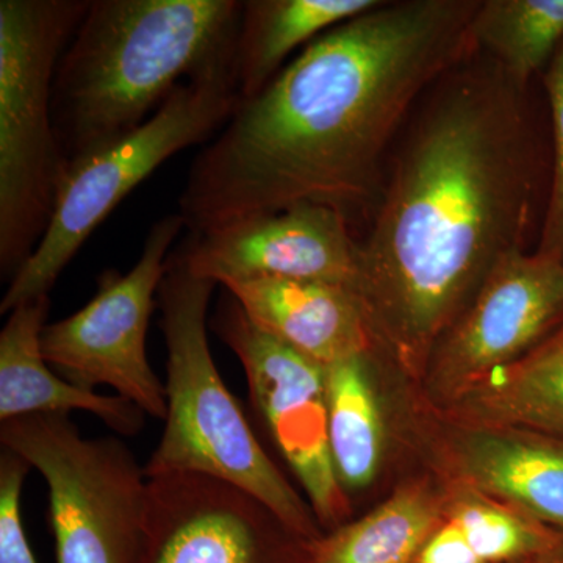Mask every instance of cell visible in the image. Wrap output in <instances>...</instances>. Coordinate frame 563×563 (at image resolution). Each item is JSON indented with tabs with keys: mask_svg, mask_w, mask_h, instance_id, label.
<instances>
[{
	"mask_svg": "<svg viewBox=\"0 0 563 563\" xmlns=\"http://www.w3.org/2000/svg\"><path fill=\"white\" fill-rule=\"evenodd\" d=\"M521 87L474 52L426 92L361 240L374 347L420 384L437 343L544 209L550 158Z\"/></svg>",
	"mask_w": 563,
	"mask_h": 563,
	"instance_id": "cell-1",
	"label": "cell"
},
{
	"mask_svg": "<svg viewBox=\"0 0 563 563\" xmlns=\"http://www.w3.org/2000/svg\"><path fill=\"white\" fill-rule=\"evenodd\" d=\"M481 0H380L314 40L240 101L180 195L190 233L318 203L376 207L388 146L444 74L476 52Z\"/></svg>",
	"mask_w": 563,
	"mask_h": 563,
	"instance_id": "cell-2",
	"label": "cell"
},
{
	"mask_svg": "<svg viewBox=\"0 0 563 563\" xmlns=\"http://www.w3.org/2000/svg\"><path fill=\"white\" fill-rule=\"evenodd\" d=\"M242 10L239 0L90 2L52 88L68 165L136 131L184 81L235 76Z\"/></svg>",
	"mask_w": 563,
	"mask_h": 563,
	"instance_id": "cell-3",
	"label": "cell"
},
{
	"mask_svg": "<svg viewBox=\"0 0 563 563\" xmlns=\"http://www.w3.org/2000/svg\"><path fill=\"white\" fill-rule=\"evenodd\" d=\"M217 282L196 277L179 252L169 255L157 306L166 342V410L161 443L144 466L147 479L196 473L251 493L288 528L317 543L324 536L312 506L285 479L225 387L207 339Z\"/></svg>",
	"mask_w": 563,
	"mask_h": 563,
	"instance_id": "cell-4",
	"label": "cell"
},
{
	"mask_svg": "<svg viewBox=\"0 0 563 563\" xmlns=\"http://www.w3.org/2000/svg\"><path fill=\"white\" fill-rule=\"evenodd\" d=\"M87 0L0 2V273L13 279L49 228L68 162L52 88Z\"/></svg>",
	"mask_w": 563,
	"mask_h": 563,
	"instance_id": "cell-5",
	"label": "cell"
},
{
	"mask_svg": "<svg viewBox=\"0 0 563 563\" xmlns=\"http://www.w3.org/2000/svg\"><path fill=\"white\" fill-rule=\"evenodd\" d=\"M239 102L233 73L184 81L136 131L70 162L49 228L10 280L0 313L49 296L69 262L125 196L177 152L213 139Z\"/></svg>",
	"mask_w": 563,
	"mask_h": 563,
	"instance_id": "cell-6",
	"label": "cell"
},
{
	"mask_svg": "<svg viewBox=\"0 0 563 563\" xmlns=\"http://www.w3.org/2000/svg\"><path fill=\"white\" fill-rule=\"evenodd\" d=\"M0 443L46 479L57 563H135L150 479L125 443L85 439L63 413L2 421Z\"/></svg>",
	"mask_w": 563,
	"mask_h": 563,
	"instance_id": "cell-7",
	"label": "cell"
},
{
	"mask_svg": "<svg viewBox=\"0 0 563 563\" xmlns=\"http://www.w3.org/2000/svg\"><path fill=\"white\" fill-rule=\"evenodd\" d=\"M181 229L179 213L155 222L131 272L103 274L87 306L46 324L41 333L44 358L63 379L87 390L109 385L163 421L166 390L147 358L146 336L169 251Z\"/></svg>",
	"mask_w": 563,
	"mask_h": 563,
	"instance_id": "cell-8",
	"label": "cell"
},
{
	"mask_svg": "<svg viewBox=\"0 0 563 563\" xmlns=\"http://www.w3.org/2000/svg\"><path fill=\"white\" fill-rule=\"evenodd\" d=\"M562 322L563 262L536 251L507 255L437 343L420 383L429 409H450Z\"/></svg>",
	"mask_w": 563,
	"mask_h": 563,
	"instance_id": "cell-9",
	"label": "cell"
},
{
	"mask_svg": "<svg viewBox=\"0 0 563 563\" xmlns=\"http://www.w3.org/2000/svg\"><path fill=\"white\" fill-rule=\"evenodd\" d=\"M211 329L242 363L252 402L309 496L322 531L342 528L350 498L336 479L329 448L325 366L258 328L228 291Z\"/></svg>",
	"mask_w": 563,
	"mask_h": 563,
	"instance_id": "cell-10",
	"label": "cell"
},
{
	"mask_svg": "<svg viewBox=\"0 0 563 563\" xmlns=\"http://www.w3.org/2000/svg\"><path fill=\"white\" fill-rule=\"evenodd\" d=\"M135 563H314L313 543L251 493L196 473L151 477Z\"/></svg>",
	"mask_w": 563,
	"mask_h": 563,
	"instance_id": "cell-11",
	"label": "cell"
},
{
	"mask_svg": "<svg viewBox=\"0 0 563 563\" xmlns=\"http://www.w3.org/2000/svg\"><path fill=\"white\" fill-rule=\"evenodd\" d=\"M196 277L218 285L252 279H292L340 285L355 292L361 240L342 211L318 203L190 233L177 247Z\"/></svg>",
	"mask_w": 563,
	"mask_h": 563,
	"instance_id": "cell-12",
	"label": "cell"
},
{
	"mask_svg": "<svg viewBox=\"0 0 563 563\" xmlns=\"http://www.w3.org/2000/svg\"><path fill=\"white\" fill-rule=\"evenodd\" d=\"M446 481L476 488L563 532V439L526 429L444 420Z\"/></svg>",
	"mask_w": 563,
	"mask_h": 563,
	"instance_id": "cell-13",
	"label": "cell"
},
{
	"mask_svg": "<svg viewBox=\"0 0 563 563\" xmlns=\"http://www.w3.org/2000/svg\"><path fill=\"white\" fill-rule=\"evenodd\" d=\"M224 290L258 328L322 366L376 352L362 303L350 288L266 277L232 282Z\"/></svg>",
	"mask_w": 563,
	"mask_h": 563,
	"instance_id": "cell-14",
	"label": "cell"
},
{
	"mask_svg": "<svg viewBox=\"0 0 563 563\" xmlns=\"http://www.w3.org/2000/svg\"><path fill=\"white\" fill-rule=\"evenodd\" d=\"M49 307V296L21 303L0 332V422L79 410L95 415L120 435H136L146 415L139 406L118 395L77 387L51 368L41 350Z\"/></svg>",
	"mask_w": 563,
	"mask_h": 563,
	"instance_id": "cell-15",
	"label": "cell"
},
{
	"mask_svg": "<svg viewBox=\"0 0 563 563\" xmlns=\"http://www.w3.org/2000/svg\"><path fill=\"white\" fill-rule=\"evenodd\" d=\"M433 415L563 439V322L520 361L493 373L453 407Z\"/></svg>",
	"mask_w": 563,
	"mask_h": 563,
	"instance_id": "cell-16",
	"label": "cell"
},
{
	"mask_svg": "<svg viewBox=\"0 0 563 563\" xmlns=\"http://www.w3.org/2000/svg\"><path fill=\"white\" fill-rule=\"evenodd\" d=\"M380 0H246L235 51L240 101L261 95L299 47L379 5Z\"/></svg>",
	"mask_w": 563,
	"mask_h": 563,
	"instance_id": "cell-17",
	"label": "cell"
},
{
	"mask_svg": "<svg viewBox=\"0 0 563 563\" xmlns=\"http://www.w3.org/2000/svg\"><path fill=\"white\" fill-rule=\"evenodd\" d=\"M376 352L325 366L329 448L346 495L365 490L383 465L385 426L376 388Z\"/></svg>",
	"mask_w": 563,
	"mask_h": 563,
	"instance_id": "cell-18",
	"label": "cell"
},
{
	"mask_svg": "<svg viewBox=\"0 0 563 563\" xmlns=\"http://www.w3.org/2000/svg\"><path fill=\"white\" fill-rule=\"evenodd\" d=\"M443 518V488L402 485L372 512L325 532L313 543L314 563H412Z\"/></svg>",
	"mask_w": 563,
	"mask_h": 563,
	"instance_id": "cell-19",
	"label": "cell"
},
{
	"mask_svg": "<svg viewBox=\"0 0 563 563\" xmlns=\"http://www.w3.org/2000/svg\"><path fill=\"white\" fill-rule=\"evenodd\" d=\"M472 40L477 52L529 88L563 44V0H481Z\"/></svg>",
	"mask_w": 563,
	"mask_h": 563,
	"instance_id": "cell-20",
	"label": "cell"
},
{
	"mask_svg": "<svg viewBox=\"0 0 563 563\" xmlns=\"http://www.w3.org/2000/svg\"><path fill=\"white\" fill-rule=\"evenodd\" d=\"M443 496L444 518L487 563H525L563 544V532L468 485L446 481Z\"/></svg>",
	"mask_w": 563,
	"mask_h": 563,
	"instance_id": "cell-21",
	"label": "cell"
},
{
	"mask_svg": "<svg viewBox=\"0 0 563 563\" xmlns=\"http://www.w3.org/2000/svg\"><path fill=\"white\" fill-rule=\"evenodd\" d=\"M551 120L550 179L536 252L563 262V44L542 74Z\"/></svg>",
	"mask_w": 563,
	"mask_h": 563,
	"instance_id": "cell-22",
	"label": "cell"
},
{
	"mask_svg": "<svg viewBox=\"0 0 563 563\" xmlns=\"http://www.w3.org/2000/svg\"><path fill=\"white\" fill-rule=\"evenodd\" d=\"M32 466L20 455L0 454V563H36L21 517L24 479Z\"/></svg>",
	"mask_w": 563,
	"mask_h": 563,
	"instance_id": "cell-23",
	"label": "cell"
},
{
	"mask_svg": "<svg viewBox=\"0 0 563 563\" xmlns=\"http://www.w3.org/2000/svg\"><path fill=\"white\" fill-rule=\"evenodd\" d=\"M412 563H487L474 551L454 521L443 518L421 544Z\"/></svg>",
	"mask_w": 563,
	"mask_h": 563,
	"instance_id": "cell-24",
	"label": "cell"
},
{
	"mask_svg": "<svg viewBox=\"0 0 563 563\" xmlns=\"http://www.w3.org/2000/svg\"><path fill=\"white\" fill-rule=\"evenodd\" d=\"M525 563H563V544L555 548L553 551H548V553L537 555V558Z\"/></svg>",
	"mask_w": 563,
	"mask_h": 563,
	"instance_id": "cell-25",
	"label": "cell"
}]
</instances>
